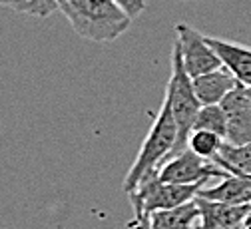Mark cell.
<instances>
[{
    "mask_svg": "<svg viewBox=\"0 0 251 229\" xmlns=\"http://www.w3.org/2000/svg\"><path fill=\"white\" fill-rule=\"evenodd\" d=\"M58 10L80 38L98 44L114 42L132 24L116 0H58Z\"/></svg>",
    "mask_w": 251,
    "mask_h": 229,
    "instance_id": "cell-1",
    "label": "cell"
},
{
    "mask_svg": "<svg viewBox=\"0 0 251 229\" xmlns=\"http://www.w3.org/2000/svg\"><path fill=\"white\" fill-rule=\"evenodd\" d=\"M177 140V126L170 108V102L164 98V104L160 108V114L155 116L150 132L136 155V161L132 163V168L124 179V191L132 193L138 183L151 172H158V168L166 161L168 153L174 150Z\"/></svg>",
    "mask_w": 251,
    "mask_h": 229,
    "instance_id": "cell-2",
    "label": "cell"
},
{
    "mask_svg": "<svg viewBox=\"0 0 251 229\" xmlns=\"http://www.w3.org/2000/svg\"><path fill=\"white\" fill-rule=\"evenodd\" d=\"M166 100L170 102L176 126H177V140L174 150L168 153V157L183 152L187 148V140L190 134L194 132V122L196 116L201 108L198 96L194 92V84H192V76L185 72L183 68V58H181V48L179 42L176 40L174 50H172V76L166 88ZM166 157V159H168Z\"/></svg>",
    "mask_w": 251,
    "mask_h": 229,
    "instance_id": "cell-3",
    "label": "cell"
},
{
    "mask_svg": "<svg viewBox=\"0 0 251 229\" xmlns=\"http://www.w3.org/2000/svg\"><path fill=\"white\" fill-rule=\"evenodd\" d=\"M229 172L222 168L217 161L205 159L194 153L190 148L168 157L158 168V178L164 183H179V185H207L211 179H224Z\"/></svg>",
    "mask_w": 251,
    "mask_h": 229,
    "instance_id": "cell-4",
    "label": "cell"
},
{
    "mask_svg": "<svg viewBox=\"0 0 251 229\" xmlns=\"http://www.w3.org/2000/svg\"><path fill=\"white\" fill-rule=\"evenodd\" d=\"M176 34H177V42L181 48L183 68L192 78L213 72L224 66L219 56L207 44L205 36L200 34L198 30H194L190 24H183V22L176 24Z\"/></svg>",
    "mask_w": 251,
    "mask_h": 229,
    "instance_id": "cell-5",
    "label": "cell"
},
{
    "mask_svg": "<svg viewBox=\"0 0 251 229\" xmlns=\"http://www.w3.org/2000/svg\"><path fill=\"white\" fill-rule=\"evenodd\" d=\"M222 108L227 118V136L226 142L233 146L251 144V98L245 92V86H237L226 96Z\"/></svg>",
    "mask_w": 251,
    "mask_h": 229,
    "instance_id": "cell-6",
    "label": "cell"
},
{
    "mask_svg": "<svg viewBox=\"0 0 251 229\" xmlns=\"http://www.w3.org/2000/svg\"><path fill=\"white\" fill-rule=\"evenodd\" d=\"M200 209L198 229H233L243 223V219L251 213V204L247 205H231L224 202H213L205 198H196Z\"/></svg>",
    "mask_w": 251,
    "mask_h": 229,
    "instance_id": "cell-7",
    "label": "cell"
},
{
    "mask_svg": "<svg viewBox=\"0 0 251 229\" xmlns=\"http://www.w3.org/2000/svg\"><path fill=\"white\" fill-rule=\"evenodd\" d=\"M205 40L219 56L224 66L235 76V80L241 86L251 88V46H243L239 42L213 38V36H205Z\"/></svg>",
    "mask_w": 251,
    "mask_h": 229,
    "instance_id": "cell-8",
    "label": "cell"
},
{
    "mask_svg": "<svg viewBox=\"0 0 251 229\" xmlns=\"http://www.w3.org/2000/svg\"><path fill=\"white\" fill-rule=\"evenodd\" d=\"M192 84H194V92H196V96H198V100H200L201 106L222 104L226 100V96L239 86L235 76L226 66L217 68L213 72H207V74L192 78Z\"/></svg>",
    "mask_w": 251,
    "mask_h": 229,
    "instance_id": "cell-9",
    "label": "cell"
},
{
    "mask_svg": "<svg viewBox=\"0 0 251 229\" xmlns=\"http://www.w3.org/2000/svg\"><path fill=\"white\" fill-rule=\"evenodd\" d=\"M200 198L224 202L231 205H247L251 204V176L247 174H229L215 185H203L198 191Z\"/></svg>",
    "mask_w": 251,
    "mask_h": 229,
    "instance_id": "cell-10",
    "label": "cell"
},
{
    "mask_svg": "<svg viewBox=\"0 0 251 229\" xmlns=\"http://www.w3.org/2000/svg\"><path fill=\"white\" fill-rule=\"evenodd\" d=\"M200 223V209L196 200L183 205L153 211L150 215V229H196Z\"/></svg>",
    "mask_w": 251,
    "mask_h": 229,
    "instance_id": "cell-11",
    "label": "cell"
},
{
    "mask_svg": "<svg viewBox=\"0 0 251 229\" xmlns=\"http://www.w3.org/2000/svg\"><path fill=\"white\" fill-rule=\"evenodd\" d=\"M229 174H247L251 176V144L247 146H233L229 142L224 144L219 155L213 159Z\"/></svg>",
    "mask_w": 251,
    "mask_h": 229,
    "instance_id": "cell-12",
    "label": "cell"
},
{
    "mask_svg": "<svg viewBox=\"0 0 251 229\" xmlns=\"http://www.w3.org/2000/svg\"><path fill=\"white\" fill-rule=\"evenodd\" d=\"M194 129H203V132H213L217 136L226 138L227 136V118L226 112L222 108V104H211V106H201L196 122H194Z\"/></svg>",
    "mask_w": 251,
    "mask_h": 229,
    "instance_id": "cell-13",
    "label": "cell"
},
{
    "mask_svg": "<svg viewBox=\"0 0 251 229\" xmlns=\"http://www.w3.org/2000/svg\"><path fill=\"white\" fill-rule=\"evenodd\" d=\"M224 144H226V138L217 136L213 132H203V129H194L190 134V140H187V148L205 159H215L219 152H222Z\"/></svg>",
    "mask_w": 251,
    "mask_h": 229,
    "instance_id": "cell-14",
    "label": "cell"
},
{
    "mask_svg": "<svg viewBox=\"0 0 251 229\" xmlns=\"http://www.w3.org/2000/svg\"><path fill=\"white\" fill-rule=\"evenodd\" d=\"M6 6L14 8L16 12L28 14V16L46 18L54 10H58V0H8Z\"/></svg>",
    "mask_w": 251,
    "mask_h": 229,
    "instance_id": "cell-15",
    "label": "cell"
},
{
    "mask_svg": "<svg viewBox=\"0 0 251 229\" xmlns=\"http://www.w3.org/2000/svg\"><path fill=\"white\" fill-rule=\"evenodd\" d=\"M116 2L130 14L132 20L138 18L144 12V8H146V0H116Z\"/></svg>",
    "mask_w": 251,
    "mask_h": 229,
    "instance_id": "cell-16",
    "label": "cell"
},
{
    "mask_svg": "<svg viewBox=\"0 0 251 229\" xmlns=\"http://www.w3.org/2000/svg\"><path fill=\"white\" fill-rule=\"evenodd\" d=\"M243 229H251V213L243 219Z\"/></svg>",
    "mask_w": 251,
    "mask_h": 229,
    "instance_id": "cell-17",
    "label": "cell"
},
{
    "mask_svg": "<svg viewBox=\"0 0 251 229\" xmlns=\"http://www.w3.org/2000/svg\"><path fill=\"white\" fill-rule=\"evenodd\" d=\"M0 4H2V6H6V4H8V0H0Z\"/></svg>",
    "mask_w": 251,
    "mask_h": 229,
    "instance_id": "cell-18",
    "label": "cell"
},
{
    "mask_svg": "<svg viewBox=\"0 0 251 229\" xmlns=\"http://www.w3.org/2000/svg\"><path fill=\"white\" fill-rule=\"evenodd\" d=\"M245 92H247V96L251 98V88H245Z\"/></svg>",
    "mask_w": 251,
    "mask_h": 229,
    "instance_id": "cell-19",
    "label": "cell"
},
{
    "mask_svg": "<svg viewBox=\"0 0 251 229\" xmlns=\"http://www.w3.org/2000/svg\"><path fill=\"white\" fill-rule=\"evenodd\" d=\"M233 229H243V223H241V225H237V227H233Z\"/></svg>",
    "mask_w": 251,
    "mask_h": 229,
    "instance_id": "cell-20",
    "label": "cell"
}]
</instances>
